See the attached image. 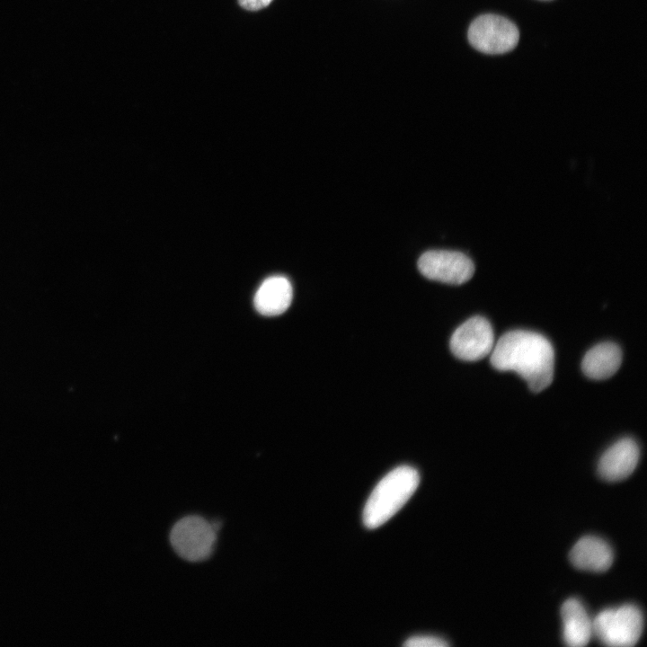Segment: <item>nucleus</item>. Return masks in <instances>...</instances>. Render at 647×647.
Returning <instances> with one entry per match:
<instances>
[{
    "mask_svg": "<svg viewBox=\"0 0 647 647\" xmlns=\"http://www.w3.org/2000/svg\"><path fill=\"white\" fill-rule=\"evenodd\" d=\"M563 639L566 645L582 647L593 636L592 619L582 603L574 598L565 600L561 608Z\"/></svg>",
    "mask_w": 647,
    "mask_h": 647,
    "instance_id": "10",
    "label": "nucleus"
},
{
    "mask_svg": "<svg viewBox=\"0 0 647 647\" xmlns=\"http://www.w3.org/2000/svg\"><path fill=\"white\" fill-rule=\"evenodd\" d=\"M622 363V350L614 342H602L587 351L581 362L585 376L595 380L612 377Z\"/></svg>",
    "mask_w": 647,
    "mask_h": 647,
    "instance_id": "12",
    "label": "nucleus"
},
{
    "mask_svg": "<svg viewBox=\"0 0 647 647\" xmlns=\"http://www.w3.org/2000/svg\"><path fill=\"white\" fill-rule=\"evenodd\" d=\"M640 456L637 443L624 438L609 447L601 456L598 472L607 482H619L627 478L637 466Z\"/></svg>",
    "mask_w": 647,
    "mask_h": 647,
    "instance_id": "8",
    "label": "nucleus"
},
{
    "mask_svg": "<svg viewBox=\"0 0 647 647\" xmlns=\"http://www.w3.org/2000/svg\"><path fill=\"white\" fill-rule=\"evenodd\" d=\"M420 483L416 469L402 465L388 473L372 491L363 510V523L376 528L391 518L411 498Z\"/></svg>",
    "mask_w": 647,
    "mask_h": 647,
    "instance_id": "2",
    "label": "nucleus"
},
{
    "mask_svg": "<svg viewBox=\"0 0 647 647\" xmlns=\"http://www.w3.org/2000/svg\"><path fill=\"white\" fill-rule=\"evenodd\" d=\"M468 40L485 54H502L512 50L519 40L518 27L509 19L492 13L477 17L469 26Z\"/></svg>",
    "mask_w": 647,
    "mask_h": 647,
    "instance_id": "5",
    "label": "nucleus"
},
{
    "mask_svg": "<svg viewBox=\"0 0 647 647\" xmlns=\"http://www.w3.org/2000/svg\"><path fill=\"white\" fill-rule=\"evenodd\" d=\"M240 5L250 11H257L268 6L272 0H238Z\"/></svg>",
    "mask_w": 647,
    "mask_h": 647,
    "instance_id": "14",
    "label": "nucleus"
},
{
    "mask_svg": "<svg viewBox=\"0 0 647 647\" xmlns=\"http://www.w3.org/2000/svg\"><path fill=\"white\" fill-rule=\"evenodd\" d=\"M593 636L613 647L634 646L640 640L643 617L634 605L626 604L600 611L592 619Z\"/></svg>",
    "mask_w": 647,
    "mask_h": 647,
    "instance_id": "3",
    "label": "nucleus"
},
{
    "mask_svg": "<svg viewBox=\"0 0 647 647\" xmlns=\"http://www.w3.org/2000/svg\"><path fill=\"white\" fill-rule=\"evenodd\" d=\"M418 269L427 279L450 285L465 283L474 273V264L466 254L449 250H430L422 253Z\"/></svg>",
    "mask_w": 647,
    "mask_h": 647,
    "instance_id": "6",
    "label": "nucleus"
},
{
    "mask_svg": "<svg viewBox=\"0 0 647 647\" xmlns=\"http://www.w3.org/2000/svg\"><path fill=\"white\" fill-rule=\"evenodd\" d=\"M614 553L600 537L586 536L579 539L570 552L572 565L580 570L605 572L612 565Z\"/></svg>",
    "mask_w": 647,
    "mask_h": 647,
    "instance_id": "9",
    "label": "nucleus"
},
{
    "mask_svg": "<svg viewBox=\"0 0 647 647\" xmlns=\"http://www.w3.org/2000/svg\"><path fill=\"white\" fill-rule=\"evenodd\" d=\"M491 364L497 370L518 373L531 391L538 393L553 381L554 352L542 334L514 330L504 333L494 344Z\"/></svg>",
    "mask_w": 647,
    "mask_h": 647,
    "instance_id": "1",
    "label": "nucleus"
},
{
    "mask_svg": "<svg viewBox=\"0 0 647 647\" xmlns=\"http://www.w3.org/2000/svg\"><path fill=\"white\" fill-rule=\"evenodd\" d=\"M450 350L458 359L476 361L489 355L494 347L493 330L483 316H473L452 334Z\"/></svg>",
    "mask_w": 647,
    "mask_h": 647,
    "instance_id": "7",
    "label": "nucleus"
},
{
    "mask_svg": "<svg viewBox=\"0 0 647 647\" xmlns=\"http://www.w3.org/2000/svg\"><path fill=\"white\" fill-rule=\"evenodd\" d=\"M217 530L212 523L200 516L190 515L179 519L170 532L174 552L189 562L208 559L214 552Z\"/></svg>",
    "mask_w": 647,
    "mask_h": 647,
    "instance_id": "4",
    "label": "nucleus"
},
{
    "mask_svg": "<svg viewBox=\"0 0 647 647\" xmlns=\"http://www.w3.org/2000/svg\"><path fill=\"white\" fill-rule=\"evenodd\" d=\"M292 297L293 289L289 280L283 276H271L257 289L254 306L263 315H279L288 308Z\"/></svg>",
    "mask_w": 647,
    "mask_h": 647,
    "instance_id": "11",
    "label": "nucleus"
},
{
    "mask_svg": "<svg viewBox=\"0 0 647 647\" xmlns=\"http://www.w3.org/2000/svg\"><path fill=\"white\" fill-rule=\"evenodd\" d=\"M403 645L408 647H444L448 646V643L436 636L422 635L409 638Z\"/></svg>",
    "mask_w": 647,
    "mask_h": 647,
    "instance_id": "13",
    "label": "nucleus"
}]
</instances>
